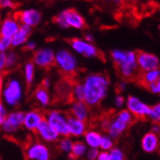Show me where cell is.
Instances as JSON below:
<instances>
[{
  "instance_id": "14",
  "label": "cell",
  "mask_w": 160,
  "mask_h": 160,
  "mask_svg": "<svg viewBox=\"0 0 160 160\" xmlns=\"http://www.w3.org/2000/svg\"><path fill=\"white\" fill-rule=\"evenodd\" d=\"M62 13L68 27L71 26L76 29H83L85 27V22L83 18L77 11L73 9H68L63 11Z\"/></svg>"
},
{
  "instance_id": "2",
  "label": "cell",
  "mask_w": 160,
  "mask_h": 160,
  "mask_svg": "<svg viewBox=\"0 0 160 160\" xmlns=\"http://www.w3.org/2000/svg\"><path fill=\"white\" fill-rule=\"evenodd\" d=\"M111 58L119 77L125 82L136 81L140 71L137 68L136 54L134 52L114 50L111 52Z\"/></svg>"
},
{
  "instance_id": "17",
  "label": "cell",
  "mask_w": 160,
  "mask_h": 160,
  "mask_svg": "<svg viewBox=\"0 0 160 160\" xmlns=\"http://www.w3.org/2000/svg\"><path fill=\"white\" fill-rule=\"evenodd\" d=\"M36 132L40 135L42 139H44L48 142H53L58 139L59 137V133H58L56 130L49 125L47 120L45 118H43L41 122L39 123L38 128Z\"/></svg>"
},
{
  "instance_id": "27",
  "label": "cell",
  "mask_w": 160,
  "mask_h": 160,
  "mask_svg": "<svg viewBox=\"0 0 160 160\" xmlns=\"http://www.w3.org/2000/svg\"><path fill=\"white\" fill-rule=\"evenodd\" d=\"M34 71H35V66L33 62H28L25 66V78L27 84L30 85L31 82H33L34 79Z\"/></svg>"
},
{
  "instance_id": "9",
  "label": "cell",
  "mask_w": 160,
  "mask_h": 160,
  "mask_svg": "<svg viewBox=\"0 0 160 160\" xmlns=\"http://www.w3.org/2000/svg\"><path fill=\"white\" fill-rule=\"evenodd\" d=\"M71 46L76 52L85 56V57H100V52L97 50L95 46H93L91 43L83 41L80 38H72L70 40Z\"/></svg>"
},
{
  "instance_id": "33",
  "label": "cell",
  "mask_w": 160,
  "mask_h": 160,
  "mask_svg": "<svg viewBox=\"0 0 160 160\" xmlns=\"http://www.w3.org/2000/svg\"><path fill=\"white\" fill-rule=\"evenodd\" d=\"M17 60H18V57L14 53H10L7 58H6V64H5V67H11L12 66L14 63L17 62Z\"/></svg>"
},
{
  "instance_id": "10",
  "label": "cell",
  "mask_w": 160,
  "mask_h": 160,
  "mask_svg": "<svg viewBox=\"0 0 160 160\" xmlns=\"http://www.w3.org/2000/svg\"><path fill=\"white\" fill-rule=\"evenodd\" d=\"M4 97L11 106H16L18 103L21 97V87L18 81L12 80L8 82L4 91Z\"/></svg>"
},
{
  "instance_id": "37",
  "label": "cell",
  "mask_w": 160,
  "mask_h": 160,
  "mask_svg": "<svg viewBox=\"0 0 160 160\" xmlns=\"http://www.w3.org/2000/svg\"><path fill=\"white\" fill-rule=\"evenodd\" d=\"M13 6L12 0H0V8H13Z\"/></svg>"
},
{
  "instance_id": "44",
  "label": "cell",
  "mask_w": 160,
  "mask_h": 160,
  "mask_svg": "<svg viewBox=\"0 0 160 160\" xmlns=\"http://www.w3.org/2000/svg\"><path fill=\"white\" fill-rule=\"evenodd\" d=\"M85 39H86V42H88V43H91L92 41H93V37H92V35H90V34H87V35H85Z\"/></svg>"
},
{
  "instance_id": "8",
  "label": "cell",
  "mask_w": 160,
  "mask_h": 160,
  "mask_svg": "<svg viewBox=\"0 0 160 160\" xmlns=\"http://www.w3.org/2000/svg\"><path fill=\"white\" fill-rule=\"evenodd\" d=\"M47 122L59 134H62L64 136H69L66 120L64 119V117L60 111H56V110L50 111L49 115H48Z\"/></svg>"
},
{
  "instance_id": "22",
  "label": "cell",
  "mask_w": 160,
  "mask_h": 160,
  "mask_svg": "<svg viewBox=\"0 0 160 160\" xmlns=\"http://www.w3.org/2000/svg\"><path fill=\"white\" fill-rule=\"evenodd\" d=\"M141 145H142V149L146 152H149V153L154 152L157 150L158 145H159L158 136L152 132H148L142 138Z\"/></svg>"
},
{
  "instance_id": "7",
  "label": "cell",
  "mask_w": 160,
  "mask_h": 160,
  "mask_svg": "<svg viewBox=\"0 0 160 160\" xmlns=\"http://www.w3.org/2000/svg\"><path fill=\"white\" fill-rule=\"evenodd\" d=\"M136 63L140 67L141 72H147L158 69L159 60L155 55L146 52H138L136 54Z\"/></svg>"
},
{
  "instance_id": "1",
  "label": "cell",
  "mask_w": 160,
  "mask_h": 160,
  "mask_svg": "<svg viewBox=\"0 0 160 160\" xmlns=\"http://www.w3.org/2000/svg\"><path fill=\"white\" fill-rule=\"evenodd\" d=\"M109 79L102 73L91 74L85 78L83 86V103L90 108L100 105L107 95Z\"/></svg>"
},
{
  "instance_id": "46",
  "label": "cell",
  "mask_w": 160,
  "mask_h": 160,
  "mask_svg": "<svg viewBox=\"0 0 160 160\" xmlns=\"http://www.w3.org/2000/svg\"><path fill=\"white\" fill-rule=\"evenodd\" d=\"M113 2L116 3V4H119L121 2V0H113Z\"/></svg>"
},
{
  "instance_id": "41",
  "label": "cell",
  "mask_w": 160,
  "mask_h": 160,
  "mask_svg": "<svg viewBox=\"0 0 160 160\" xmlns=\"http://www.w3.org/2000/svg\"><path fill=\"white\" fill-rule=\"evenodd\" d=\"M98 151L96 150V149H92L89 152H88V158L90 159V160H95L96 158H97V156H98Z\"/></svg>"
},
{
  "instance_id": "11",
  "label": "cell",
  "mask_w": 160,
  "mask_h": 160,
  "mask_svg": "<svg viewBox=\"0 0 160 160\" xmlns=\"http://www.w3.org/2000/svg\"><path fill=\"white\" fill-rule=\"evenodd\" d=\"M34 62L42 68H50L55 65V56L50 49H40L34 55Z\"/></svg>"
},
{
  "instance_id": "21",
  "label": "cell",
  "mask_w": 160,
  "mask_h": 160,
  "mask_svg": "<svg viewBox=\"0 0 160 160\" xmlns=\"http://www.w3.org/2000/svg\"><path fill=\"white\" fill-rule=\"evenodd\" d=\"M71 116L74 118L85 123L88 120V107H87L83 102L76 101L73 103L70 109Z\"/></svg>"
},
{
  "instance_id": "29",
  "label": "cell",
  "mask_w": 160,
  "mask_h": 160,
  "mask_svg": "<svg viewBox=\"0 0 160 160\" xmlns=\"http://www.w3.org/2000/svg\"><path fill=\"white\" fill-rule=\"evenodd\" d=\"M159 110H160V106H159V104H156L152 108H151V114H150V117L154 121V122H156V124H158L159 123V120H160V112H159Z\"/></svg>"
},
{
  "instance_id": "43",
  "label": "cell",
  "mask_w": 160,
  "mask_h": 160,
  "mask_svg": "<svg viewBox=\"0 0 160 160\" xmlns=\"http://www.w3.org/2000/svg\"><path fill=\"white\" fill-rule=\"evenodd\" d=\"M35 47H36V44L34 42H29L28 44L26 45L27 50H33V49H35Z\"/></svg>"
},
{
  "instance_id": "19",
  "label": "cell",
  "mask_w": 160,
  "mask_h": 160,
  "mask_svg": "<svg viewBox=\"0 0 160 160\" xmlns=\"http://www.w3.org/2000/svg\"><path fill=\"white\" fill-rule=\"evenodd\" d=\"M44 118L42 113L39 110H32L29 111L24 115V120H23V125L24 127L32 132H36L39 123L41 120Z\"/></svg>"
},
{
  "instance_id": "40",
  "label": "cell",
  "mask_w": 160,
  "mask_h": 160,
  "mask_svg": "<svg viewBox=\"0 0 160 160\" xmlns=\"http://www.w3.org/2000/svg\"><path fill=\"white\" fill-rule=\"evenodd\" d=\"M97 157H98V160H110V155L107 152L99 153Z\"/></svg>"
},
{
  "instance_id": "42",
  "label": "cell",
  "mask_w": 160,
  "mask_h": 160,
  "mask_svg": "<svg viewBox=\"0 0 160 160\" xmlns=\"http://www.w3.org/2000/svg\"><path fill=\"white\" fill-rule=\"evenodd\" d=\"M124 104V98L122 96H117L115 99V105L116 107H121Z\"/></svg>"
},
{
  "instance_id": "20",
  "label": "cell",
  "mask_w": 160,
  "mask_h": 160,
  "mask_svg": "<svg viewBox=\"0 0 160 160\" xmlns=\"http://www.w3.org/2000/svg\"><path fill=\"white\" fill-rule=\"evenodd\" d=\"M66 124L68 128L69 135L73 136H80L84 133L85 132V123L74 118L70 114H67L66 116Z\"/></svg>"
},
{
  "instance_id": "39",
  "label": "cell",
  "mask_w": 160,
  "mask_h": 160,
  "mask_svg": "<svg viewBox=\"0 0 160 160\" xmlns=\"http://www.w3.org/2000/svg\"><path fill=\"white\" fill-rule=\"evenodd\" d=\"M5 119H6V111L4 109L2 104L0 103V126H2Z\"/></svg>"
},
{
  "instance_id": "23",
  "label": "cell",
  "mask_w": 160,
  "mask_h": 160,
  "mask_svg": "<svg viewBox=\"0 0 160 160\" xmlns=\"http://www.w3.org/2000/svg\"><path fill=\"white\" fill-rule=\"evenodd\" d=\"M32 29L30 26H27L22 24L19 26L18 31L13 35V37L11 38V45L12 46H19L27 40L29 35L31 34Z\"/></svg>"
},
{
  "instance_id": "36",
  "label": "cell",
  "mask_w": 160,
  "mask_h": 160,
  "mask_svg": "<svg viewBox=\"0 0 160 160\" xmlns=\"http://www.w3.org/2000/svg\"><path fill=\"white\" fill-rule=\"evenodd\" d=\"M148 89L153 93H156L158 94L159 93V90H160V81H157L153 83H152L149 87H148Z\"/></svg>"
},
{
  "instance_id": "25",
  "label": "cell",
  "mask_w": 160,
  "mask_h": 160,
  "mask_svg": "<svg viewBox=\"0 0 160 160\" xmlns=\"http://www.w3.org/2000/svg\"><path fill=\"white\" fill-rule=\"evenodd\" d=\"M85 150H86V148L84 146V144L82 142H76L74 144H72V148H71L72 152L70 153V158L77 159V158L81 157L85 152Z\"/></svg>"
},
{
  "instance_id": "18",
  "label": "cell",
  "mask_w": 160,
  "mask_h": 160,
  "mask_svg": "<svg viewBox=\"0 0 160 160\" xmlns=\"http://www.w3.org/2000/svg\"><path fill=\"white\" fill-rule=\"evenodd\" d=\"M159 76H160V72L159 69H155V70H151V71H147V72H141L135 81L136 83H138L140 86L144 87V88L148 89V87L159 81Z\"/></svg>"
},
{
  "instance_id": "26",
  "label": "cell",
  "mask_w": 160,
  "mask_h": 160,
  "mask_svg": "<svg viewBox=\"0 0 160 160\" xmlns=\"http://www.w3.org/2000/svg\"><path fill=\"white\" fill-rule=\"evenodd\" d=\"M101 138H102V136L100 135V133H98L96 132H88L85 134L86 143L88 144L90 147H92L93 149L100 146Z\"/></svg>"
},
{
  "instance_id": "3",
  "label": "cell",
  "mask_w": 160,
  "mask_h": 160,
  "mask_svg": "<svg viewBox=\"0 0 160 160\" xmlns=\"http://www.w3.org/2000/svg\"><path fill=\"white\" fill-rule=\"evenodd\" d=\"M134 119L135 118L128 110H122L115 115H106L101 120V124L102 128L108 132L111 137L117 138L133 124Z\"/></svg>"
},
{
  "instance_id": "31",
  "label": "cell",
  "mask_w": 160,
  "mask_h": 160,
  "mask_svg": "<svg viewBox=\"0 0 160 160\" xmlns=\"http://www.w3.org/2000/svg\"><path fill=\"white\" fill-rule=\"evenodd\" d=\"M109 155H110V160H126L124 153L119 149H112Z\"/></svg>"
},
{
  "instance_id": "32",
  "label": "cell",
  "mask_w": 160,
  "mask_h": 160,
  "mask_svg": "<svg viewBox=\"0 0 160 160\" xmlns=\"http://www.w3.org/2000/svg\"><path fill=\"white\" fill-rule=\"evenodd\" d=\"M72 143L70 139L68 138H64L63 140L61 141V144H60V148L62 151H64V152H70L71 151V148H72Z\"/></svg>"
},
{
  "instance_id": "28",
  "label": "cell",
  "mask_w": 160,
  "mask_h": 160,
  "mask_svg": "<svg viewBox=\"0 0 160 160\" xmlns=\"http://www.w3.org/2000/svg\"><path fill=\"white\" fill-rule=\"evenodd\" d=\"M73 96L79 102H83V86L82 83H74L73 86Z\"/></svg>"
},
{
  "instance_id": "38",
  "label": "cell",
  "mask_w": 160,
  "mask_h": 160,
  "mask_svg": "<svg viewBox=\"0 0 160 160\" xmlns=\"http://www.w3.org/2000/svg\"><path fill=\"white\" fill-rule=\"evenodd\" d=\"M6 58H7V55L4 52H0V71H2L5 68Z\"/></svg>"
},
{
  "instance_id": "4",
  "label": "cell",
  "mask_w": 160,
  "mask_h": 160,
  "mask_svg": "<svg viewBox=\"0 0 160 160\" xmlns=\"http://www.w3.org/2000/svg\"><path fill=\"white\" fill-rule=\"evenodd\" d=\"M55 64L64 74V78L73 79L77 73V61L75 57L66 50H62L55 57Z\"/></svg>"
},
{
  "instance_id": "35",
  "label": "cell",
  "mask_w": 160,
  "mask_h": 160,
  "mask_svg": "<svg viewBox=\"0 0 160 160\" xmlns=\"http://www.w3.org/2000/svg\"><path fill=\"white\" fill-rule=\"evenodd\" d=\"M55 21L57 24H59L62 28H68V25L66 24L65 20H64V18L62 16V13L61 12L60 14H58V16L56 17L55 18Z\"/></svg>"
},
{
  "instance_id": "34",
  "label": "cell",
  "mask_w": 160,
  "mask_h": 160,
  "mask_svg": "<svg viewBox=\"0 0 160 160\" xmlns=\"http://www.w3.org/2000/svg\"><path fill=\"white\" fill-rule=\"evenodd\" d=\"M11 46V38L0 37V52L6 51Z\"/></svg>"
},
{
  "instance_id": "5",
  "label": "cell",
  "mask_w": 160,
  "mask_h": 160,
  "mask_svg": "<svg viewBox=\"0 0 160 160\" xmlns=\"http://www.w3.org/2000/svg\"><path fill=\"white\" fill-rule=\"evenodd\" d=\"M74 80L64 78L55 87V101L61 104H70L74 101L73 96Z\"/></svg>"
},
{
  "instance_id": "16",
  "label": "cell",
  "mask_w": 160,
  "mask_h": 160,
  "mask_svg": "<svg viewBox=\"0 0 160 160\" xmlns=\"http://www.w3.org/2000/svg\"><path fill=\"white\" fill-rule=\"evenodd\" d=\"M19 29L18 21L12 17L7 18L1 24L0 27V37L6 38H12L13 35L16 34Z\"/></svg>"
},
{
  "instance_id": "30",
  "label": "cell",
  "mask_w": 160,
  "mask_h": 160,
  "mask_svg": "<svg viewBox=\"0 0 160 160\" xmlns=\"http://www.w3.org/2000/svg\"><path fill=\"white\" fill-rule=\"evenodd\" d=\"M113 146L112 140L110 139V137L108 136H104L101 138V142H100V147L104 150H109L111 149Z\"/></svg>"
},
{
  "instance_id": "15",
  "label": "cell",
  "mask_w": 160,
  "mask_h": 160,
  "mask_svg": "<svg viewBox=\"0 0 160 160\" xmlns=\"http://www.w3.org/2000/svg\"><path fill=\"white\" fill-rule=\"evenodd\" d=\"M24 113L23 112H14L7 116L5 121L2 124V128L5 132H16L18 128L23 124L24 120Z\"/></svg>"
},
{
  "instance_id": "45",
  "label": "cell",
  "mask_w": 160,
  "mask_h": 160,
  "mask_svg": "<svg viewBox=\"0 0 160 160\" xmlns=\"http://www.w3.org/2000/svg\"><path fill=\"white\" fill-rule=\"evenodd\" d=\"M1 89H2V77L0 75V95H1Z\"/></svg>"
},
{
  "instance_id": "24",
  "label": "cell",
  "mask_w": 160,
  "mask_h": 160,
  "mask_svg": "<svg viewBox=\"0 0 160 160\" xmlns=\"http://www.w3.org/2000/svg\"><path fill=\"white\" fill-rule=\"evenodd\" d=\"M35 97L43 107H46L49 104L50 99H49V94L47 92V88H45V87L42 86L41 84L38 85V87L36 89Z\"/></svg>"
},
{
  "instance_id": "13",
  "label": "cell",
  "mask_w": 160,
  "mask_h": 160,
  "mask_svg": "<svg viewBox=\"0 0 160 160\" xmlns=\"http://www.w3.org/2000/svg\"><path fill=\"white\" fill-rule=\"evenodd\" d=\"M27 156L32 160H49L50 152L46 146L41 143L33 144L27 151Z\"/></svg>"
},
{
  "instance_id": "12",
  "label": "cell",
  "mask_w": 160,
  "mask_h": 160,
  "mask_svg": "<svg viewBox=\"0 0 160 160\" xmlns=\"http://www.w3.org/2000/svg\"><path fill=\"white\" fill-rule=\"evenodd\" d=\"M14 18L18 21L22 22V24L24 25L33 27L39 23L41 19V14L39 12L36 10H26V11H22L20 12L16 13Z\"/></svg>"
},
{
  "instance_id": "6",
  "label": "cell",
  "mask_w": 160,
  "mask_h": 160,
  "mask_svg": "<svg viewBox=\"0 0 160 160\" xmlns=\"http://www.w3.org/2000/svg\"><path fill=\"white\" fill-rule=\"evenodd\" d=\"M127 106L128 108V111L132 113V115L137 120H146L148 117H150L151 114V108L140 100H138L136 97L129 96L128 98Z\"/></svg>"
}]
</instances>
